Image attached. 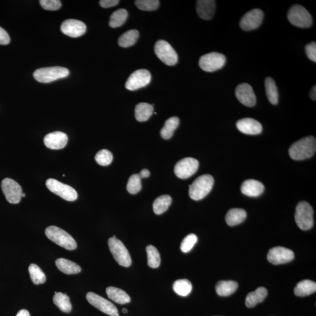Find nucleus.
<instances>
[{
	"label": "nucleus",
	"mask_w": 316,
	"mask_h": 316,
	"mask_svg": "<svg viewBox=\"0 0 316 316\" xmlns=\"http://www.w3.org/2000/svg\"><path fill=\"white\" fill-rule=\"evenodd\" d=\"M316 151V139L314 137L309 136L292 144L289 150V154L292 159L301 160L314 156Z\"/></svg>",
	"instance_id": "obj_1"
},
{
	"label": "nucleus",
	"mask_w": 316,
	"mask_h": 316,
	"mask_svg": "<svg viewBox=\"0 0 316 316\" xmlns=\"http://www.w3.org/2000/svg\"><path fill=\"white\" fill-rule=\"evenodd\" d=\"M214 180L210 174H203L195 180L189 186V194L191 199H203L212 189Z\"/></svg>",
	"instance_id": "obj_2"
},
{
	"label": "nucleus",
	"mask_w": 316,
	"mask_h": 316,
	"mask_svg": "<svg viewBox=\"0 0 316 316\" xmlns=\"http://www.w3.org/2000/svg\"><path fill=\"white\" fill-rule=\"evenodd\" d=\"M46 236L53 243L68 250H74L77 243L74 238L65 230L56 226H50L45 230Z\"/></svg>",
	"instance_id": "obj_3"
},
{
	"label": "nucleus",
	"mask_w": 316,
	"mask_h": 316,
	"mask_svg": "<svg viewBox=\"0 0 316 316\" xmlns=\"http://www.w3.org/2000/svg\"><path fill=\"white\" fill-rule=\"evenodd\" d=\"M314 210L311 204L303 201L298 204L295 215L296 223L302 230L311 229L314 226Z\"/></svg>",
	"instance_id": "obj_4"
},
{
	"label": "nucleus",
	"mask_w": 316,
	"mask_h": 316,
	"mask_svg": "<svg viewBox=\"0 0 316 316\" xmlns=\"http://www.w3.org/2000/svg\"><path fill=\"white\" fill-rule=\"evenodd\" d=\"M69 75V71L68 69L60 66L40 68L36 70L33 73L35 79L42 83H48L65 78Z\"/></svg>",
	"instance_id": "obj_5"
},
{
	"label": "nucleus",
	"mask_w": 316,
	"mask_h": 316,
	"mask_svg": "<svg viewBox=\"0 0 316 316\" xmlns=\"http://www.w3.org/2000/svg\"><path fill=\"white\" fill-rule=\"evenodd\" d=\"M288 18L292 25L302 28L310 27L313 23L310 13L300 5L292 6L288 13Z\"/></svg>",
	"instance_id": "obj_6"
},
{
	"label": "nucleus",
	"mask_w": 316,
	"mask_h": 316,
	"mask_svg": "<svg viewBox=\"0 0 316 316\" xmlns=\"http://www.w3.org/2000/svg\"><path fill=\"white\" fill-rule=\"evenodd\" d=\"M109 246L111 253L115 260L121 266L129 267L132 264L131 256L125 245L115 235L109 240Z\"/></svg>",
	"instance_id": "obj_7"
},
{
	"label": "nucleus",
	"mask_w": 316,
	"mask_h": 316,
	"mask_svg": "<svg viewBox=\"0 0 316 316\" xmlns=\"http://www.w3.org/2000/svg\"><path fill=\"white\" fill-rule=\"evenodd\" d=\"M226 62V58L223 54L211 52L201 57L199 66L205 72H213L223 68Z\"/></svg>",
	"instance_id": "obj_8"
},
{
	"label": "nucleus",
	"mask_w": 316,
	"mask_h": 316,
	"mask_svg": "<svg viewBox=\"0 0 316 316\" xmlns=\"http://www.w3.org/2000/svg\"><path fill=\"white\" fill-rule=\"evenodd\" d=\"M155 52L161 61L168 66L176 65L178 56L175 50L169 43L163 40H159L155 45Z\"/></svg>",
	"instance_id": "obj_9"
},
{
	"label": "nucleus",
	"mask_w": 316,
	"mask_h": 316,
	"mask_svg": "<svg viewBox=\"0 0 316 316\" xmlns=\"http://www.w3.org/2000/svg\"><path fill=\"white\" fill-rule=\"evenodd\" d=\"M46 185L50 191L62 197L64 200L73 201L76 200L78 197L77 191L72 187L60 182L56 179L47 180Z\"/></svg>",
	"instance_id": "obj_10"
},
{
	"label": "nucleus",
	"mask_w": 316,
	"mask_h": 316,
	"mask_svg": "<svg viewBox=\"0 0 316 316\" xmlns=\"http://www.w3.org/2000/svg\"><path fill=\"white\" fill-rule=\"evenodd\" d=\"M199 166V161L197 159L193 158H185L176 163L174 172L180 179H185L193 175Z\"/></svg>",
	"instance_id": "obj_11"
},
{
	"label": "nucleus",
	"mask_w": 316,
	"mask_h": 316,
	"mask_svg": "<svg viewBox=\"0 0 316 316\" xmlns=\"http://www.w3.org/2000/svg\"><path fill=\"white\" fill-rule=\"evenodd\" d=\"M86 299L91 305L104 314L111 316H119V311L115 305L100 296L93 292H89L86 295Z\"/></svg>",
	"instance_id": "obj_12"
},
{
	"label": "nucleus",
	"mask_w": 316,
	"mask_h": 316,
	"mask_svg": "<svg viewBox=\"0 0 316 316\" xmlns=\"http://www.w3.org/2000/svg\"><path fill=\"white\" fill-rule=\"evenodd\" d=\"M1 189L6 200L11 204H18L21 199L22 190L21 186L14 180L5 178L2 181Z\"/></svg>",
	"instance_id": "obj_13"
},
{
	"label": "nucleus",
	"mask_w": 316,
	"mask_h": 316,
	"mask_svg": "<svg viewBox=\"0 0 316 316\" xmlns=\"http://www.w3.org/2000/svg\"><path fill=\"white\" fill-rule=\"evenodd\" d=\"M151 75L149 70L140 69L134 72L129 77L126 83V89L136 90L147 86L150 83Z\"/></svg>",
	"instance_id": "obj_14"
},
{
	"label": "nucleus",
	"mask_w": 316,
	"mask_h": 316,
	"mask_svg": "<svg viewBox=\"0 0 316 316\" xmlns=\"http://www.w3.org/2000/svg\"><path fill=\"white\" fill-rule=\"evenodd\" d=\"M263 19V11L260 9H254L248 12L241 18L240 27L245 31H252L261 25Z\"/></svg>",
	"instance_id": "obj_15"
},
{
	"label": "nucleus",
	"mask_w": 316,
	"mask_h": 316,
	"mask_svg": "<svg viewBox=\"0 0 316 316\" xmlns=\"http://www.w3.org/2000/svg\"><path fill=\"white\" fill-rule=\"evenodd\" d=\"M294 252L283 247H275L269 251L267 259L270 263L280 265L288 263L294 260Z\"/></svg>",
	"instance_id": "obj_16"
},
{
	"label": "nucleus",
	"mask_w": 316,
	"mask_h": 316,
	"mask_svg": "<svg viewBox=\"0 0 316 316\" xmlns=\"http://www.w3.org/2000/svg\"><path fill=\"white\" fill-rule=\"evenodd\" d=\"M85 23L79 20L69 19L62 23L60 29L65 34L72 38H77L85 34L86 31Z\"/></svg>",
	"instance_id": "obj_17"
},
{
	"label": "nucleus",
	"mask_w": 316,
	"mask_h": 316,
	"mask_svg": "<svg viewBox=\"0 0 316 316\" xmlns=\"http://www.w3.org/2000/svg\"><path fill=\"white\" fill-rule=\"evenodd\" d=\"M235 95L240 102L247 107H253L256 104L257 98L253 87L248 83H242L235 89Z\"/></svg>",
	"instance_id": "obj_18"
},
{
	"label": "nucleus",
	"mask_w": 316,
	"mask_h": 316,
	"mask_svg": "<svg viewBox=\"0 0 316 316\" xmlns=\"http://www.w3.org/2000/svg\"><path fill=\"white\" fill-rule=\"evenodd\" d=\"M68 137L66 134L56 131L47 134L43 142L47 148L51 150H60L65 148L68 143Z\"/></svg>",
	"instance_id": "obj_19"
},
{
	"label": "nucleus",
	"mask_w": 316,
	"mask_h": 316,
	"mask_svg": "<svg viewBox=\"0 0 316 316\" xmlns=\"http://www.w3.org/2000/svg\"><path fill=\"white\" fill-rule=\"evenodd\" d=\"M236 125L238 130L248 135H257L262 131L261 124L250 118L238 120Z\"/></svg>",
	"instance_id": "obj_20"
},
{
	"label": "nucleus",
	"mask_w": 316,
	"mask_h": 316,
	"mask_svg": "<svg viewBox=\"0 0 316 316\" xmlns=\"http://www.w3.org/2000/svg\"><path fill=\"white\" fill-rule=\"evenodd\" d=\"M241 190L242 193L249 197H258L263 193L265 187L261 181L249 179L244 181L242 184Z\"/></svg>",
	"instance_id": "obj_21"
},
{
	"label": "nucleus",
	"mask_w": 316,
	"mask_h": 316,
	"mask_svg": "<svg viewBox=\"0 0 316 316\" xmlns=\"http://www.w3.org/2000/svg\"><path fill=\"white\" fill-rule=\"evenodd\" d=\"M196 10L201 19L209 20L214 16L216 1L213 0H199L196 2Z\"/></svg>",
	"instance_id": "obj_22"
},
{
	"label": "nucleus",
	"mask_w": 316,
	"mask_h": 316,
	"mask_svg": "<svg viewBox=\"0 0 316 316\" xmlns=\"http://www.w3.org/2000/svg\"><path fill=\"white\" fill-rule=\"evenodd\" d=\"M267 295L268 291L266 288H258L254 292L248 294L245 300V305L249 308H254L257 304L263 302Z\"/></svg>",
	"instance_id": "obj_23"
},
{
	"label": "nucleus",
	"mask_w": 316,
	"mask_h": 316,
	"mask_svg": "<svg viewBox=\"0 0 316 316\" xmlns=\"http://www.w3.org/2000/svg\"><path fill=\"white\" fill-rule=\"evenodd\" d=\"M108 297L118 304L124 305L131 302V298L125 291L115 287H108L106 289Z\"/></svg>",
	"instance_id": "obj_24"
},
{
	"label": "nucleus",
	"mask_w": 316,
	"mask_h": 316,
	"mask_svg": "<svg viewBox=\"0 0 316 316\" xmlns=\"http://www.w3.org/2000/svg\"><path fill=\"white\" fill-rule=\"evenodd\" d=\"M247 213L242 208H231L226 214V223L230 226H234L240 224L245 220Z\"/></svg>",
	"instance_id": "obj_25"
},
{
	"label": "nucleus",
	"mask_w": 316,
	"mask_h": 316,
	"mask_svg": "<svg viewBox=\"0 0 316 316\" xmlns=\"http://www.w3.org/2000/svg\"><path fill=\"white\" fill-rule=\"evenodd\" d=\"M56 265L59 270L64 274L68 275L77 274L82 271L79 265L75 262L66 260L65 258H59L56 261Z\"/></svg>",
	"instance_id": "obj_26"
},
{
	"label": "nucleus",
	"mask_w": 316,
	"mask_h": 316,
	"mask_svg": "<svg viewBox=\"0 0 316 316\" xmlns=\"http://www.w3.org/2000/svg\"><path fill=\"white\" fill-rule=\"evenodd\" d=\"M316 292V282L311 280H304L295 287L294 293L297 297H304L315 293Z\"/></svg>",
	"instance_id": "obj_27"
},
{
	"label": "nucleus",
	"mask_w": 316,
	"mask_h": 316,
	"mask_svg": "<svg viewBox=\"0 0 316 316\" xmlns=\"http://www.w3.org/2000/svg\"><path fill=\"white\" fill-rule=\"evenodd\" d=\"M238 288L237 282L233 281H220L216 285L217 294L221 297H228L234 294Z\"/></svg>",
	"instance_id": "obj_28"
},
{
	"label": "nucleus",
	"mask_w": 316,
	"mask_h": 316,
	"mask_svg": "<svg viewBox=\"0 0 316 316\" xmlns=\"http://www.w3.org/2000/svg\"><path fill=\"white\" fill-rule=\"evenodd\" d=\"M154 112V107L151 104L141 103L137 104L135 109V116L140 122H146L149 120Z\"/></svg>",
	"instance_id": "obj_29"
},
{
	"label": "nucleus",
	"mask_w": 316,
	"mask_h": 316,
	"mask_svg": "<svg viewBox=\"0 0 316 316\" xmlns=\"http://www.w3.org/2000/svg\"><path fill=\"white\" fill-rule=\"evenodd\" d=\"M172 199L169 195L164 194L155 200L153 203L154 213L160 215L165 212L172 203Z\"/></svg>",
	"instance_id": "obj_30"
},
{
	"label": "nucleus",
	"mask_w": 316,
	"mask_h": 316,
	"mask_svg": "<svg viewBox=\"0 0 316 316\" xmlns=\"http://www.w3.org/2000/svg\"><path fill=\"white\" fill-rule=\"evenodd\" d=\"M53 302L56 307H58L60 310L63 312L68 314L71 312L72 304L68 295L61 293V292H55Z\"/></svg>",
	"instance_id": "obj_31"
},
{
	"label": "nucleus",
	"mask_w": 316,
	"mask_h": 316,
	"mask_svg": "<svg viewBox=\"0 0 316 316\" xmlns=\"http://www.w3.org/2000/svg\"><path fill=\"white\" fill-rule=\"evenodd\" d=\"M265 86L268 100L273 105H277L278 103L279 94L274 80L270 77H267L265 79Z\"/></svg>",
	"instance_id": "obj_32"
},
{
	"label": "nucleus",
	"mask_w": 316,
	"mask_h": 316,
	"mask_svg": "<svg viewBox=\"0 0 316 316\" xmlns=\"http://www.w3.org/2000/svg\"><path fill=\"white\" fill-rule=\"evenodd\" d=\"M179 119L177 117H172L167 119L160 131L161 137L164 140L170 139L172 137L174 131L179 126Z\"/></svg>",
	"instance_id": "obj_33"
},
{
	"label": "nucleus",
	"mask_w": 316,
	"mask_h": 316,
	"mask_svg": "<svg viewBox=\"0 0 316 316\" xmlns=\"http://www.w3.org/2000/svg\"><path fill=\"white\" fill-rule=\"evenodd\" d=\"M139 35V32L137 30H129L121 35L119 39V45L122 48H129L135 44Z\"/></svg>",
	"instance_id": "obj_34"
},
{
	"label": "nucleus",
	"mask_w": 316,
	"mask_h": 316,
	"mask_svg": "<svg viewBox=\"0 0 316 316\" xmlns=\"http://www.w3.org/2000/svg\"><path fill=\"white\" fill-rule=\"evenodd\" d=\"M127 16L128 12L126 9H118L110 16L109 25L113 28L120 27L126 22Z\"/></svg>",
	"instance_id": "obj_35"
},
{
	"label": "nucleus",
	"mask_w": 316,
	"mask_h": 316,
	"mask_svg": "<svg viewBox=\"0 0 316 316\" xmlns=\"http://www.w3.org/2000/svg\"><path fill=\"white\" fill-rule=\"evenodd\" d=\"M173 291L181 297H187L192 291V285L187 280H179L174 282Z\"/></svg>",
	"instance_id": "obj_36"
},
{
	"label": "nucleus",
	"mask_w": 316,
	"mask_h": 316,
	"mask_svg": "<svg viewBox=\"0 0 316 316\" xmlns=\"http://www.w3.org/2000/svg\"><path fill=\"white\" fill-rule=\"evenodd\" d=\"M28 271L31 280L35 285L44 284L46 276L38 265L32 264L29 265Z\"/></svg>",
	"instance_id": "obj_37"
},
{
	"label": "nucleus",
	"mask_w": 316,
	"mask_h": 316,
	"mask_svg": "<svg viewBox=\"0 0 316 316\" xmlns=\"http://www.w3.org/2000/svg\"><path fill=\"white\" fill-rule=\"evenodd\" d=\"M148 264L152 268H157L160 264V256L156 247L150 245L147 247Z\"/></svg>",
	"instance_id": "obj_38"
},
{
	"label": "nucleus",
	"mask_w": 316,
	"mask_h": 316,
	"mask_svg": "<svg viewBox=\"0 0 316 316\" xmlns=\"http://www.w3.org/2000/svg\"><path fill=\"white\" fill-rule=\"evenodd\" d=\"M142 188L141 178L139 174H134L131 175L128 181L127 189L131 194H135L140 192Z\"/></svg>",
	"instance_id": "obj_39"
},
{
	"label": "nucleus",
	"mask_w": 316,
	"mask_h": 316,
	"mask_svg": "<svg viewBox=\"0 0 316 316\" xmlns=\"http://www.w3.org/2000/svg\"><path fill=\"white\" fill-rule=\"evenodd\" d=\"M135 4L138 8L143 11H155L159 7V1L158 0H137Z\"/></svg>",
	"instance_id": "obj_40"
},
{
	"label": "nucleus",
	"mask_w": 316,
	"mask_h": 316,
	"mask_svg": "<svg viewBox=\"0 0 316 316\" xmlns=\"http://www.w3.org/2000/svg\"><path fill=\"white\" fill-rule=\"evenodd\" d=\"M113 156L112 153L107 150H102L97 153L95 159L97 163L102 166H108L112 162Z\"/></svg>",
	"instance_id": "obj_41"
},
{
	"label": "nucleus",
	"mask_w": 316,
	"mask_h": 316,
	"mask_svg": "<svg viewBox=\"0 0 316 316\" xmlns=\"http://www.w3.org/2000/svg\"><path fill=\"white\" fill-rule=\"evenodd\" d=\"M197 237L194 234H190L184 238L180 245V250L184 253H189L196 244Z\"/></svg>",
	"instance_id": "obj_42"
},
{
	"label": "nucleus",
	"mask_w": 316,
	"mask_h": 316,
	"mask_svg": "<svg viewBox=\"0 0 316 316\" xmlns=\"http://www.w3.org/2000/svg\"><path fill=\"white\" fill-rule=\"evenodd\" d=\"M42 7L49 11H56L61 7V2L59 0H41L39 1Z\"/></svg>",
	"instance_id": "obj_43"
},
{
	"label": "nucleus",
	"mask_w": 316,
	"mask_h": 316,
	"mask_svg": "<svg viewBox=\"0 0 316 316\" xmlns=\"http://www.w3.org/2000/svg\"><path fill=\"white\" fill-rule=\"evenodd\" d=\"M306 53L309 59L316 62V43L313 42L305 47Z\"/></svg>",
	"instance_id": "obj_44"
},
{
	"label": "nucleus",
	"mask_w": 316,
	"mask_h": 316,
	"mask_svg": "<svg viewBox=\"0 0 316 316\" xmlns=\"http://www.w3.org/2000/svg\"><path fill=\"white\" fill-rule=\"evenodd\" d=\"M10 42V38L5 30L0 27V45H8Z\"/></svg>",
	"instance_id": "obj_45"
},
{
	"label": "nucleus",
	"mask_w": 316,
	"mask_h": 316,
	"mask_svg": "<svg viewBox=\"0 0 316 316\" xmlns=\"http://www.w3.org/2000/svg\"><path fill=\"white\" fill-rule=\"evenodd\" d=\"M119 2V0H101L100 5L103 8H108L117 5Z\"/></svg>",
	"instance_id": "obj_46"
},
{
	"label": "nucleus",
	"mask_w": 316,
	"mask_h": 316,
	"mask_svg": "<svg viewBox=\"0 0 316 316\" xmlns=\"http://www.w3.org/2000/svg\"><path fill=\"white\" fill-rule=\"evenodd\" d=\"M139 175L141 177V179H142V178H147L150 176V172L149 170L147 169H144L141 171Z\"/></svg>",
	"instance_id": "obj_47"
},
{
	"label": "nucleus",
	"mask_w": 316,
	"mask_h": 316,
	"mask_svg": "<svg viewBox=\"0 0 316 316\" xmlns=\"http://www.w3.org/2000/svg\"><path fill=\"white\" fill-rule=\"evenodd\" d=\"M16 316H30V314L28 311L22 309V310L18 312Z\"/></svg>",
	"instance_id": "obj_48"
},
{
	"label": "nucleus",
	"mask_w": 316,
	"mask_h": 316,
	"mask_svg": "<svg viewBox=\"0 0 316 316\" xmlns=\"http://www.w3.org/2000/svg\"><path fill=\"white\" fill-rule=\"evenodd\" d=\"M310 96L311 99L314 100H316V85L313 87L312 89L311 90V92L310 93Z\"/></svg>",
	"instance_id": "obj_49"
},
{
	"label": "nucleus",
	"mask_w": 316,
	"mask_h": 316,
	"mask_svg": "<svg viewBox=\"0 0 316 316\" xmlns=\"http://www.w3.org/2000/svg\"><path fill=\"white\" fill-rule=\"evenodd\" d=\"M122 311L124 313V314H127V313L128 312L127 309L125 308L123 309Z\"/></svg>",
	"instance_id": "obj_50"
},
{
	"label": "nucleus",
	"mask_w": 316,
	"mask_h": 316,
	"mask_svg": "<svg viewBox=\"0 0 316 316\" xmlns=\"http://www.w3.org/2000/svg\"><path fill=\"white\" fill-rule=\"evenodd\" d=\"M25 196H26L25 194L24 193L22 192V193L21 194V197H25Z\"/></svg>",
	"instance_id": "obj_51"
}]
</instances>
